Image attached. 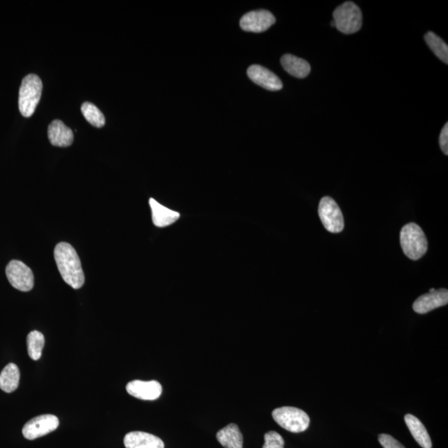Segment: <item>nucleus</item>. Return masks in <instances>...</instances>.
Returning <instances> with one entry per match:
<instances>
[{
	"instance_id": "nucleus-12",
	"label": "nucleus",
	"mask_w": 448,
	"mask_h": 448,
	"mask_svg": "<svg viewBox=\"0 0 448 448\" xmlns=\"http://www.w3.org/2000/svg\"><path fill=\"white\" fill-rule=\"evenodd\" d=\"M248 78L252 81L266 90L279 91L283 85L277 76L266 67L260 65H252L248 69Z\"/></svg>"
},
{
	"instance_id": "nucleus-10",
	"label": "nucleus",
	"mask_w": 448,
	"mask_h": 448,
	"mask_svg": "<svg viewBox=\"0 0 448 448\" xmlns=\"http://www.w3.org/2000/svg\"><path fill=\"white\" fill-rule=\"evenodd\" d=\"M448 291L445 288L435 290L418 298L413 305V309L417 314H426L433 310L447 305Z\"/></svg>"
},
{
	"instance_id": "nucleus-27",
	"label": "nucleus",
	"mask_w": 448,
	"mask_h": 448,
	"mask_svg": "<svg viewBox=\"0 0 448 448\" xmlns=\"http://www.w3.org/2000/svg\"><path fill=\"white\" fill-rule=\"evenodd\" d=\"M435 291V289H433V288L430 289L429 293H433V291Z\"/></svg>"
},
{
	"instance_id": "nucleus-21",
	"label": "nucleus",
	"mask_w": 448,
	"mask_h": 448,
	"mask_svg": "<svg viewBox=\"0 0 448 448\" xmlns=\"http://www.w3.org/2000/svg\"><path fill=\"white\" fill-rule=\"evenodd\" d=\"M427 44L429 46L433 53L440 59L441 61L447 64L448 62V46L440 37L435 35L433 32L427 33L424 36Z\"/></svg>"
},
{
	"instance_id": "nucleus-20",
	"label": "nucleus",
	"mask_w": 448,
	"mask_h": 448,
	"mask_svg": "<svg viewBox=\"0 0 448 448\" xmlns=\"http://www.w3.org/2000/svg\"><path fill=\"white\" fill-rule=\"evenodd\" d=\"M45 344V338L40 331H33L27 337L28 354L33 361H39Z\"/></svg>"
},
{
	"instance_id": "nucleus-16",
	"label": "nucleus",
	"mask_w": 448,
	"mask_h": 448,
	"mask_svg": "<svg viewBox=\"0 0 448 448\" xmlns=\"http://www.w3.org/2000/svg\"><path fill=\"white\" fill-rule=\"evenodd\" d=\"M404 421L418 445L422 448L433 447L432 440H431L428 431L417 417L412 415V414H407L404 417Z\"/></svg>"
},
{
	"instance_id": "nucleus-25",
	"label": "nucleus",
	"mask_w": 448,
	"mask_h": 448,
	"mask_svg": "<svg viewBox=\"0 0 448 448\" xmlns=\"http://www.w3.org/2000/svg\"><path fill=\"white\" fill-rule=\"evenodd\" d=\"M439 145L446 155H448V124L446 123L442 130L440 137H439Z\"/></svg>"
},
{
	"instance_id": "nucleus-26",
	"label": "nucleus",
	"mask_w": 448,
	"mask_h": 448,
	"mask_svg": "<svg viewBox=\"0 0 448 448\" xmlns=\"http://www.w3.org/2000/svg\"><path fill=\"white\" fill-rule=\"evenodd\" d=\"M331 26H333V27H335V28H336V24H335V22H334V20H332V21H331Z\"/></svg>"
},
{
	"instance_id": "nucleus-14",
	"label": "nucleus",
	"mask_w": 448,
	"mask_h": 448,
	"mask_svg": "<svg viewBox=\"0 0 448 448\" xmlns=\"http://www.w3.org/2000/svg\"><path fill=\"white\" fill-rule=\"evenodd\" d=\"M48 135L50 143L57 147L70 146L74 139L73 130L59 120H55L49 125Z\"/></svg>"
},
{
	"instance_id": "nucleus-6",
	"label": "nucleus",
	"mask_w": 448,
	"mask_h": 448,
	"mask_svg": "<svg viewBox=\"0 0 448 448\" xmlns=\"http://www.w3.org/2000/svg\"><path fill=\"white\" fill-rule=\"evenodd\" d=\"M318 214L325 230L333 234L343 231L345 227L343 214L332 198L325 196L321 198Z\"/></svg>"
},
{
	"instance_id": "nucleus-23",
	"label": "nucleus",
	"mask_w": 448,
	"mask_h": 448,
	"mask_svg": "<svg viewBox=\"0 0 448 448\" xmlns=\"http://www.w3.org/2000/svg\"><path fill=\"white\" fill-rule=\"evenodd\" d=\"M264 439L265 442L263 448H284V439L275 431H270V432L266 433Z\"/></svg>"
},
{
	"instance_id": "nucleus-8",
	"label": "nucleus",
	"mask_w": 448,
	"mask_h": 448,
	"mask_svg": "<svg viewBox=\"0 0 448 448\" xmlns=\"http://www.w3.org/2000/svg\"><path fill=\"white\" fill-rule=\"evenodd\" d=\"M59 426L58 418L53 414H44L29 420L23 429L24 437L28 440L44 437L56 430Z\"/></svg>"
},
{
	"instance_id": "nucleus-4",
	"label": "nucleus",
	"mask_w": 448,
	"mask_h": 448,
	"mask_svg": "<svg viewBox=\"0 0 448 448\" xmlns=\"http://www.w3.org/2000/svg\"><path fill=\"white\" fill-rule=\"evenodd\" d=\"M333 20L338 31L345 35H352L362 27V12L356 3L345 2L334 11Z\"/></svg>"
},
{
	"instance_id": "nucleus-15",
	"label": "nucleus",
	"mask_w": 448,
	"mask_h": 448,
	"mask_svg": "<svg viewBox=\"0 0 448 448\" xmlns=\"http://www.w3.org/2000/svg\"><path fill=\"white\" fill-rule=\"evenodd\" d=\"M149 204L151 209L152 221H153L156 227H164L170 226L178 221L180 217L178 212L160 205L154 198H150Z\"/></svg>"
},
{
	"instance_id": "nucleus-17",
	"label": "nucleus",
	"mask_w": 448,
	"mask_h": 448,
	"mask_svg": "<svg viewBox=\"0 0 448 448\" xmlns=\"http://www.w3.org/2000/svg\"><path fill=\"white\" fill-rule=\"evenodd\" d=\"M282 66L287 73L298 78H305L311 73V66L302 58L286 54L281 59Z\"/></svg>"
},
{
	"instance_id": "nucleus-19",
	"label": "nucleus",
	"mask_w": 448,
	"mask_h": 448,
	"mask_svg": "<svg viewBox=\"0 0 448 448\" xmlns=\"http://www.w3.org/2000/svg\"><path fill=\"white\" fill-rule=\"evenodd\" d=\"M20 371L15 363H8L0 374V388L6 393H12L19 387Z\"/></svg>"
},
{
	"instance_id": "nucleus-11",
	"label": "nucleus",
	"mask_w": 448,
	"mask_h": 448,
	"mask_svg": "<svg viewBox=\"0 0 448 448\" xmlns=\"http://www.w3.org/2000/svg\"><path fill=\"white\" fill-rule=\"evenodd\" d=\"M126 391L130 395L141 400H155L162 394V386L156 380L142 381L133 380L126 386Z\"/></svg>"
},
{
	"instance_id": "nucleus-2",
	"label": "nucleus",
	"mask_w": 448,
	"mask_h": 448,
	"mask_svg": "<svg viewBox=\"0 0 448 448\" xmlns=\"http://www.w3.org/2000/svg\"><path fill=\"white\" fill-rule=\"evenodd\" d=\"M400 244L408 259L417 261L428 251V240L424 231L414 223L406 224L400 232Z\"/></svg>"
},
{
	"instance_id": "nucleus-1",
	"label": "nucleus",
	"mask_w": 448,
	"mask_h": 448,
	"mask_svg": "<svg viewBox=\"0 0 448 448\" xmlns=\"http://www.w3.org/2000/svg\"><path fill=\"white\" fill-rule=\"evenodd\" d=\"M54 259L63 281L74 289L81 288L85 283V276L74 248L67 243H58L55 247Z\"/></svg>"
},
{
	"instance_id": "nucleus-9",
	"label": "nucleus",
	"mask_w": 448,
	"mask_h": 448,
	"mask_svg": "<svg viewBox=\"0 0 448 448\" xmlns=\"http://www.w3.org/2000/svg\"><path fill=\"white\" fill-rule=\"evenodd\" d=\"M276 23V19L268 10H255L243 15L240 20L243 31L251 33H263Z\"/></svg>"
},
{
	"instance_id": "nucleus-13",
	"label": "nucleus",
	"mask_w": 448,
	"mask_h": 448,
	"mask_svg": "<svg viewBox=\"0 0 448 448\" xmlns=\"http://www.w3.org/2000/svg\"><path fill=\"white\" fill-rule=\"evenodd\" d=\"M126 448H164V443L153 434L139 432H130L124 438Z\"/></svg>"
},
{
	"instance_id": "nucleus-7",
	"label": "nucleus",
	"mask_w": 448,
	"mask_h": 448,
	"mask_svg": "<svg viewBox=\"0 0 448 448\" xmlns=\"http://www.w3.org/2000/svg\"><path fill=\"white\" fill-rule=\"evenodd\" d=\"M8 282L15 289L24 291H31L35 286V276L26 264L18 260H12L6 267Z\"/></svg>"
},
{
	"instance_id": "nucleus-22",
	"label": "nucleus",
	"mask_w": 448,
	"mask_h": 448,
	"mask_svg": "<svg viewBox=\"0 0 448 448\" xmlns=\"http://www.w3.org/2000/svg\"><path fill=\"white\" fill-rule=\"evenodd\" d=\"M81 110L83 117L91 125L97 128H103L105 122V117L94 104L91 103H83Z\"/></svg>"
},
{
	"instance_id": "nucleus-5",
	"label": "nucleus",
	"mask_w": 448,
	"mask_h": 448,
	"mask_svg": "<svg viewBox=\"0 0 448 448\" xmlns=\"http://www.w3.org/2000/svg\"><path fill=\"white\" fill-rule=\"evenodd\" d=\"M273 420L288 432L302 433L309 428L310 417L303 410L294 407H282L274 409Z\"/></svg>"
},
{
	"instance_id": "nucleus-18",
	"label": "nucleus",
	"mask_w": 448,
	"mask_h": 448,
	"mask_svg": "<svg viewBox=\"0 0 448 448\" xmlns=\"http://www.w3.org/2000/svg\"><path fill=\"white\" fill-rule=\"evenodd\" d=\"M217 440L225 448H243V437L239 426L235 424H230L225 428L219 430L217 435Z\"/></svg>"
},
{
	"instance_id": "nucleus-24",
	"label": "nucleus",
	"mask_w": 448,
	"mask_h": 448,
	"mask_svg": "<svg viewBox=\"0 0 448 448\" xmlns=\"http://www.w3.org/2000/svg\"><path fill=\"white\" fill-rule=\"evenodd\" d=\"M379 442L384 448H405L402 443L386 433L379 435Z\"/></svg>"
},
{
	"instance_id": "nucleus-3",
	"label": "nucleus",
	"mask_w": 448,
	"mask_h": 448,
	"mask_svg": "<svg viewBox=\"0 0 448 448\" xmlns=\"http://www.w3.org/2000/svg\"><path fill=\"white\" fill-rule=\"evenodd\" d=\"M43 83L39 76L31 74L23 79L19 95V108L24 117H31L35 113L41 99Z\"/></svg>"
}]
</instances>
